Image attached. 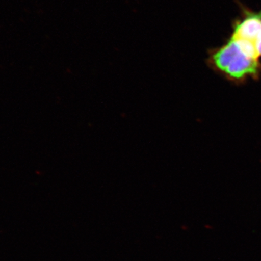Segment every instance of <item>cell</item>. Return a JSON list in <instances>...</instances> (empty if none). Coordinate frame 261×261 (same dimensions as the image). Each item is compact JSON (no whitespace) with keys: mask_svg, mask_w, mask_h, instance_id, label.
<instances>
[{"mask_svg":"<svg viewBox=\"0 0 261 261\" xmlns=\"http://www.w3.org/2000/svg\"><path fill=\"white\" fill-rule=\"evenodd\" d=\"M255 49H256V53L257 56L259 57V58H261V36L259 38L258 40H257V42H256V44H255Z\"/></svg>","mask_w":261,"mask_h":261,"instance_id":"3957f363","label":"cell"},{"mask_svg":"<svg viewBox=\"0 0 261 261\" xmlns=\"http://www.w3.org/2000/svg\"><path fill=\"white\" fill-rule=\"evenodd\" d=\"M208 64L220 74L235 83L255 80L261 73V63L252 44L230 37L209 53Z\"/></svg>","mask_w":261,"mask_h":261,"instance_id":"6da1fadb","label":"cell"},{"mask_svg":"<svg viewBox=\"0 0 261 261\" xmlns=\"http://www.w3.org/2000/svg\"><path fill=\"white\" fill-rule=\"evenodd\" d=\"M260 36L261 10L252 12L243 9V18L233 24L231 37L250 43L255 49V44Z\"/></svg>","mask_w":261,"mask_h":261,"instance_id":"7a4b0ae2","label":"cell"}]
</instances>
